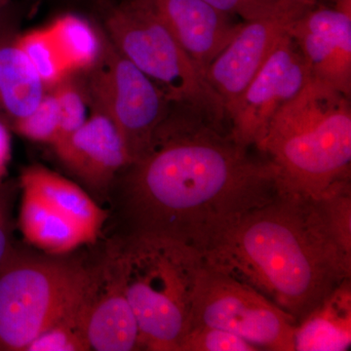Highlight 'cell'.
Instances as JSON below:
<instances>
[{
    "label": "cell",
    "instance_id": "cell-1",
    "mask_svg": "<svg viewBox=\"0 0 351 351\" xmlns=\"http://www.w3.org/2000/svg\"><path fill=\"white\" fill-rule=\"evenodd\" d=\"M174 107L112 191L123 234L174 240L203 255L281 189L269 160L252 156L249 147L200 112Z\"/></svg>",
    "mask_w": 351,
    "mask_h": 351
},
{
    "label": "cell",
    "instance_id": "cell-2",
    "mask_svg": "<svg viewBox=\"0 0 351 351\" xmlns=\"http://www.w3.org/2000/svg\"><path fill=\"white\" fill-rule=\"evenodd\" d=\"M202 257L297 323L351 276V246L320 197L285 191L242 217Z\"/></svg>",
    "mask_w": 351,
    "mask_h": 351
},
{
    "label": "cell",
    "instance_id": "cell-3",
    "mask_svg": "<svg viewBox=\"0 0 351 351\" xmlns=\"http://www.w3.org/2000/svg\"><path fill=\"white\" fill-rule=\"evenodd\" d=\"M257 149L285 193L318 197L350 180V97L313 78L274 115Z\"/></svg>",
    "mask_w": 351,
    "mask_h": 351
},
{
    "label": "cell",
    "instance_id": "cell-4",
    "mask_svg": "<svg viewBox=\"0 0 351 351\" xmlns=\"http://www.w3.org/2000/svg\"><path fill=\"white\" fill-rule=\"evenodd\" d=\"M107 250L137 319L141 350L180 351L204 267L200 252L143 234L120 235Z\"/></svg>",
    "mask_w": 351,
    "mask_h": 351
},
{
    "label": "cell",
    "instance_id": "cell-5",
    "mask_svg": "<svg viewBox=\"0 0 351 351\" xmlns=\"http://www.w3.org/2000/svg\"><path fill=\"white\" fill-rule=\"evenodd\" d=\"M112 44L162 90L173 105L186 106L223 126L225 106L162 20L145 0H97Z\"/></svg>",
    "mask_w": 351,
    "mask_h": 351
},
{
    "label": "cell",
    "instance_id": "cell-6",
    "mask_svg": "<svg viewBox=\"0 0 351 351\" xmlns=\"http://www.w3.org/2000/svg\"><path fill=\"white\" fill-rule=\"evenodd\" d=\"M88 267L10 247L0 263V351H25L82 295Z\"/></svg>",
    "mask_w": 351,
    "mask_h": 351
},
{
    "label": "cell",
    "instance_id": "cell-7",
    "mask_svg": "<svg viewBox=\"0 0 351 351\" xmlns=\"http://www.w3.org/2000/svg\"><path fill=\"white\" fill-rule=\"evenodd\" d=\"M295 324L292 316L255 289L204 263L196 284L191 328L226 330L260 350L295 351Z\"/></svg>",
    "mask_w": 351,
    "mask_h": 351
},
{
    "label": "cell",
    "instance_id": "cell-8",
    "mask_svg": "<svg viewBox=\"0 0 351 351\" xmlns=\"http://www.w3.org/2000/svg\"><path fill=\"white\" fill-rule=\"evenodd\" d=\"M90 91L95 107L117 127L131 163L147 152L173 105L156 83L117 50L101 46Z\"/></svg>",
    "mask_w": 351,
    "mask_h": 351
},
{
    "label": "cell",
    "instance_id": "cell-9",
    "mask_svg": "<svg viewBox=\"0 0 351 351\" xmlns=\"http://www.w3.org/2000/svg\"><path fill=\"white\" fill-rule=\"evenodd\" d=\"M313 78L301 50L286 32L228 117L232 137L245 147H257L274 115Z\"/></svg>",
    "mask_w": 351,
    "mask_h": 351
},
{
    "label": "cell",
    "instance_id": "cell-10",
    "mask_svg": "<svg viewBox=\"0 0 351 351\" xmlns=\"http://www.w3.org/2000/svg\"><path fill=\"white\" fill-rule=\"evenodd\" d=\"M308 8L304 4L289 2L269 16L245 21L232 40L208 66V82L223 101L228 119L276 44L288 32L289 25Z\"/></svg>",
    "mask_w": 351,
    "mask_h": 351
},
{
    "label": "cell",
    "instance_id": "cell-11",
    "mask_svg": "<svg viewBox=\"0 0 351 351\" xmlns=\"http://www.w3.org/2000/svg\"><path fill=\"white\" fill-rule=\"evenodd\" d=\"M83 306L90 350H141L137 319L108 250L98 265L88 267Z\"/></svg>",
    "mask_w": 351,
    "mask_h": 351
},
{
    "label": "cell",
    "instance_id": "cell-12",
    "mask_svg": "<svg viewBox=\"0 0 351 351\" xmlns=\"http://www.w3.org/2000/svg\"><path fill=\"white\" fill-rule=\"evenodd\" d=\"M52 147L64 167L101 198H108L115 180L131 164L119 129L97 110L80 128Z\"/></svg>",
    "mask_w": 351,
    "mask_h": 351
},
{
    "label": "cell",
    "instance_id": "cell-13",
    "mask_svg": "<svg viewBox=\"0 0 351 351\" xmlns=\"http://www.w3.org/2000/svg\"><path fill=\"white\" fill-rule=\"evenodd\" d=\"M288 34L313 78L350 97L351 15L335 7H311L291 23Z\"/></svg>",
    "mask_w": 351,
    "mask_h": 351
},
{
    "label": "cell",
    "instance_id": "cell-14",
    "mask_svg": "<svg viewBox=\"0 0 351 351\" xmlns=\"http://www.w3.org/2000/svg\"><path fill=\"white\" fill-rule=\"evenodd\" d=\"M145 1L205 75L208 66L232 40L241 25L204 0Z\"/></svg>",
    "mask_w": 351,
    "mask_h": 351
},
{
    "label": "cell",
    "instance_id": "cell-15",
    "mask_svg": "<svg viewBox=\"0 0 351 351\" xmlns=\"http://www.w3.org/2000/svg\"><path fill=\"white\" fill-rule=\"evenodd\" d=\"M21 186L80 226L92 243L98 239L108 214L82 186L40 165L25 168Z\"/></svg>",
    "mask_w": 351,
    "mask_h": 351
},
{
    "label": "cell",
    "instance_id": "cell-16",
    "mask_svg": "<svg viewBox=\"0 0 351 351\" xmlns=\"http://www.w3.org/2000/svg\"><path fill=\"white\" fill-rule=\"evenodd\" d=\"M351 346V283L346 279L295 324V351H343Z\"/></svg>",
    "mask_w": 351,
    "mask_h": 351
},
{
    "label": "cell",
    "instance_id": "cell-17",
    "mask_svg": "<svg viewBox=\"0 0 351 351\" xmlns=\"http://www.w3.org/2000/svg\"><path fill=\"white\" fill-rule=\"evenodd\" d=\"M19 226L27 243L50 256H66L92 243L80 226L29 189H22Z\"/></svg>",
    "mask_w": 351,
    "mask_h": 351
},
{
    "label": "cell",
    "instance_id": "cell-18",
    "mask_svg": "<svg viewBox=\"0 0 351 351\" xmlns=\"http://www.w3.org/2000/svg\"><path fill=\"white\" fill-rule=\"evenodd\" d=\"M45 85L15 43L0 45V108L16 120L38 107Z\"/></svg>",
    "mask_w": 351,
    "mask_h": 351
},
{
    "label": "cell",
    "instance_id": "cell-19",
    "mask_svg": "<svg viewBox=\"0 0 351 351\" xmlns=\"http://www.w3.org/2000/svg\"><path fill=\"white\" fill-rule=\"evenodd\" d=\"M45 27L69 73L92 69L98 62L103 44L88 21L66 14Z\"/></svg>",
    "mask_w": 351,
    "mask_h": 351
},
{
    "label": "cell",
    "instance_id": "cell-20",
    "mask_svg": "<svg viewBox=\"0 0 351 351\" xmlns=\"http://www.w3.org/2000/svg\"><path fill=\"white\" fill-rule=\"evenodd\" d=\"M87 350H91L85 331L82 292L77 301L34 339L25 351Z\"/></svg>",
    "mask_w": 351,
    "mask_h": 351
},
{
    "label": "cell",
    "instance_id": "cell-21",
    "mask_svg": "<svg viewBox=\"0 0 351 351\" xmlns=\"http://www.w3.org/2000/svg\"><path fill=\"white\" fill-rule=\"evenodd\" d=\"M14 43L24 53L46 87H55L71 75L46 27L27 32Z\"/></svg>",
    "mask_w": 351,
    "mask_h": 351
},
{
    "label": "cell",
    "instance_id": "cell-22",
    "mask_svg": "<svg viewBox=\"0 0 351 351\" xmlns=\"http://www.w3.org/2000/svg\"><path fill=\"white\" fill-rule=\"evenodd\" d=\"M23 137L53 145L59 137L60 110L54 92L45 93L38 107L23 119L14 121Z\"/></svg>",
    "mask_w": 351,
    "mask_h": 351
},
{
    "label": "cell",
    "instance_id": "cell-23",
    "mask_svg": "<svg viewBox=\"0 0 351 351\" xmlns=\"http://www.w3.org/2000/svg\"><path fill=\"white\" fill-rule=\"evenodd\" d=\"M257 346L226 330L193 326L182 339L180 351H257Z\"/></svg>",
    "mask_w": 351,
    "mask_h": 351
},
{
    "label": "cell",
    "instance_id": "cell-24",
    "mask_svg": "<svg viewBox=\"0 0 351 351\" xmlns=\"http://www.w3.org/2000/svg\"><path fill=\"white\" fill-rule=\"evenodd\" d=\"M53 92L56 96L60 110L59 137L55 143L57 144L80 128L89 117L86 101L80 88L69 82L68 78L56 85Z\"/></svg>",
    "mask_w": 351,
    "mask_h": 351
},
{
    "label": "cell",
    "instance_id": "cell-25",
    "mask_svg": "<svg viewBox=\"0 0 351 351\" xmlns=\"http://www.w3.org/2000/svg\"><path fill=\"white\" fill-rule=\"evenodd\" d=\"M228 15L239 16L245 21L258 19L274 14L289 3L288 0H204Z\"/></svg>",
    "mask_w": 351,
    "mask_h": 351
},
{
    "label": "cell",
    "instance_id": "cell-26",
    "mask_svg": "<svg viewBox=\"0 0 351 351\" xmlns=\"http://www.w3.org/2000/svg\"><path fill=\"white\" fill-rule=\"evenodd\" d=\"M11 159V136L8 128L0 120V180L6 175Z\"/></svg>",
    "mask_w": 351,
    "mask_h": 351
},
{
    "label": "cell",
    "instance_id": "cell-27",
    "mask_svg": "<svg viewBox=\"0 0 351 351\" xmlns=\"http://www.w3.org/2000/svg\"><path fill=\"white\" fill-rule=\"evenodd\" d=\"M10 247L6 219L4 218V214L2 213L1 208H0V263L3 261Z\"/></svg>",
    "mask_w": 351,
    "mask_h": 351
},
{
    "label": "cell",
    "instance_id": "cell-28",
    "mask_svg": "<svg viewBox=\"0 0 351 351\" xmlns=\"http://www.w3.org/2000/svg\"><path fill=\"white\" fill-rule=\"evenodd\" d=\"M288 1L297 2V3L304 4V5L309 7L317 5V0H288Z\"/></svg>",
    "mask_w": 351,
    "mask_h": 351
},
{
    "label": "cell",
    "instance_id": "cell-29",
    "mask_svg": "<svg viewBox=\"0 0 351 351\" xmlns=\"http://www.w3.org/2000/svg\"><path fill=\"white\" fill-rule=\"evenodd\" d=\"M10 1L11 0H0V8H3V7L6 6Z\"/></svg>",
    "mask_w": 351,
    "mask_h": 351
},
{
    "label": "cell",
    "instance_id": "cell-30",
    "mask_svg": "<svg viewBox=\"0 0 351 351\" xmlns=\"http://www.w3.org/2000/svg\"><path fill=\"white\" fill-rule=\"evenodd\" d=\"M96 1H97V0H96Z\"/></svg>",
    "mask_w": 351,
    "mask_h": 351
}]
</instances>
